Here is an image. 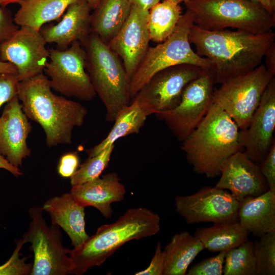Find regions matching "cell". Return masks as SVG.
I'll list each match as a JSON object with an SVG mask.
<instances>
[{
    "instance_id": "7",
    "label": "cell",
    "mask_w": 275,
    "mask_h": 275,
    "mask_svg": "<svg viewBox=\"0 0 275 275\" xmlns=\"http://www.w3.org/2000/svg\"><path fill=\"white\" fill-rule=\"evenodd\" d=\"M194 24L193 14L189 10L182 14L174 32L164 41L149 47L129 82V93L133 98L142 88L159 71L168 67L189 64L213 70L214 65L207 59L192 49L189 40Z\"/></svg>"
},
{
    "instance_id": "39",
    "label": "cell",
    "mask_w": 275,
    "mask_h": 275,
    "mask_svg": "<svg viewBox=\"0 0 275 275\" xmlns=\"http://www.w3.org/2000/svg\"><path fill=\"white\" fill-rule=\"evenodd\" d=\"M264 66L267 70L274 75L275 74V43L266 51L264 57Z\"/></svg>"
},
{
    "instance_id": "42",
    "label": "cell",
    "mask_w": 275,
    "mask_h": 275,
    "mask_svg": "<svg viewBox=\"0 0 275 275\" xmlns=\"http://www.w3.org/2000/svg\"><path fill=\"white\" fill-rule=\"evenodd\" d=\"M258 4L266 11L271 14L274 15L275 0H250Z\"/></svg>"
},
{
    "instance_id": "12",
    "label": "cell",
    "mask_w": 275,
    "mask_h": 275,
    "mask_svg": "<svg viewBox=\"0 0 275 275\" xmlns=\"http://www.w3.org/2000/svg\"><path fill=\"white\" fill-rule=\"evenodd\" d=\"M213 70H207L188 84L179 104L173 109L155 114L180 141L184 140L198 126L212 103Z\"/></svg>"
},
{
    "instance_id": "29",
    "label": "cell",
    "mask_w": 275,
    "mask_h": 275,
    "mask_svg": "<svg viewBox=\"0 0 275 275\" xmlns=\"http://www.w3.org/2000/svg\"><path fill=\"white\" fill-rule=\"evenodd\" d=\"M223 273L225 275H256V260L253 242L248 240L226 252Z\"/></svg>"
},
{
    "instance_id": "20",
    "label": "cell",
    "mask_w": 275,
    "mask_h": 275,
    "mask_svg": "<svg viewBox=\"0 0 275 275\" xmlns=\"http://www.w3.org/2000/svg\"><path fill=\"white\" fill-rule=\"evenodd\" d=\"M126 188L115 172L107 173L102 177L72 186L70 193L75 200L84 207L92 206L106 218L111 217V204L122 201Z\"/></svg>"
},
{
    "instance_id": "24",
    "label": "cell",
    "mask_w": 275,
    "mask_h": 275,
    "mask_svg": "<svg viewBox=\"0 0 275 275\" xmlns=\"http://www.w3.org/2000/svg\"><path fill=\"white\" fill-rule=\"evenodd\" d=\"M204 249L201 241L189 232L175 234L163 249V275H185L189 265Z\"/></svg>"
},
{
    "instance_id": "9",
    "label": "cell",
    "mask_w": 275,
    "mask_h": 275,
    "mask_svg": "<svg viewBox=\"0 0 275 275\" xmlns=\"http://www.w3.org/2000/svg\"><path fill=\"white\" fill-rule=\"evenodd\" d=\"M31 218L28 232L24 235L31 243L34 253L31 275H68L72 273L73 266L69 255L70 250L64 246L59 227L48 226L40 207L29 209Z\"/></svg>"
},
{
    "instance_id": "1",
    "label": "cell",
    "mask_w": 275,
    "mask_h": 275,
    "mask_svg": "<svg viewBox=\"0 0 275 275\" xmlns=\"http://www.w3.org/2000/svg\"><path fill=\"white\" fill-rule=\"evenodd\" d=\"M274 39L273 30L261 34L227 29L209 31L194 24L189 35L196 53L213 64L215 81L221 84L261 65Z\"/></svg>"
},
{
    "instance_id": "8",
    "label": "cell",
    "mask_w": 275,
    "mask_h": 275,
    "mask_svg": "<svg viewBox=\"0 0 275 275\" xmlns=\"http://www.w3.org/2000/svg\"><path fill=\"white\" fill-rule=\"evenodd\" d=\"M274 75L264 64L221 84L213 91L212 103L224 110L240 130L249 126L263 94Z\"/></svg>"
},
{
    "instance_id": "10",
    "label": "cell",
    "mask_w": 275,
    "mask_h": 275,
    "mask_svg": "<svg viewBox=\"0 0 275 275\" xmlns=\"http://www.w3.org/2000/svg\"><path fill=\"white\" fill-rule=\"evenodd\" d=\"M44 69L51 88L66 97L90 101L96 95L86 70V52L76 41L64 49L50 48Z\"/></svg>"
},
{
    "instance_id": "6",
    "label": "cell",
    "mask_w": 275,
    "mask_h": 275,
    "mask_svg": "<svg viewBox=\"0 0 275 275\" xmlns=\"http://www.w3.org/2000/svg\"><path fill=\"white\" fill-rule=\"evenodd\" d=\"M194 24L209 31L232 28L254 34L272 30L274 15L250 0H188Z\"/></svg>"
},
{
    "instance_id": "19",
    "label": "cell",
    "mask_w": 275,
    "mask_h": 275,
    "mask_svg": "<svg viewBox=\"0 0 275 275\" xmlns=\"http://www.w3.org/2000/svg\"><path fill=\"white\" fill-rule=\"evenodd\" d=\"M91 10L86 0L70 4L57 24L41 29L46 43H54L61 49L68 48L76 41L82 45L91 33Z\"/></svg>"
},
{
    "instance_id": "18",
    "label": "cell",
    "mask_w": 275,
    "mask_h": 275,
    "mask_svg": "<svg viewBox=\"0 0 275 275\" xmlns=\"http://www.w3.org/2000/svg\"><path fill=\"white\" fill-rule=\"evenodd\" d=\"M32 129L17 95L7 102L0 117V154L16 168L31 154L27 139Z\"/></svg>"
},
{
    "instance_id": "11",
    "label": "cell",
    "mask_w": 275,
    "mask_h": 275,
    "mask_svg": "<svg viewBox=\"0 0 275 275\" xmlns=\"http://www.w3.org/2000/svg\"><path fill=\"white\" fill-rule=\"evenodd\" d=\"M207 70L189 64L163 69L151 77L134 100L147 116L171 110L179 104L187 85Z\"/></svg>"
},
{
    "instance_id": "14",
    "label": "cell",
    "mask_w": 275,
    "mask_h": 275,
    "mask_svg": "<svg viewBox=\"0 0 275 275\" xmlns=\"http://www.w3.org/2000/svg\"><path fill=\"white\" fill-rule=\"evenodd\" d=\"M40 31L20 26L0 44V60L16 68L20 81L43 73L49 59V50Z\"/></svg>"
},
{
    "instance_id": "31",
    "label": "cell",
    "mask_w": 275,
    "mask_h": 275,
    "mask_svg": "<svg viewBox=\"0 0 275 275\" xmlns=\"http://www.w3.org/2000/svg\"><path fill=\"white\" fill-rule=\"evenodd\" d=\"M256 275L275 274V231L265 234L253 242Z\"/></svg>"
},
{
    "instance_id": "45",
    "label": "cell",
    "mask_w": 275,
    "mask_h": 275,
    "mask_svg": "<svg viewBox=\"0 0 275 275\" xmlns=\"http://www.w3.org/2000/svg\"><path fill=\"white\" fill-rule=\"evenodd\" d=\"M90 7L93 10L98 4L100 0H86Z\"/></svg>"
},
{
    "instance_id": "22",
    "label": "cell",
    "mask_w": 275,
    "mask_h": 275,
    "mask_svg": "<svg viewBox=\"0 0 275 275\" xmlns=\"http://www.w3.org/2000/svg\"><path fill=\"white\" fill-rule=\"evenodd\" d=\"M238 222L250 233L260 237L275 231V194L269 190L241 201Z\"/></svg>"
},
{
    "instance_id": "33",
    "label": "cell",
    "mask_w": 275,
    "mask_h": 275,
    "mask_svg": "<svg viewBox=\"0 0 275 275\" xmlns=\"http://www.w3.org/2000/svg\"><path fill=\"white\" fill-rule=\"evenodd\" d=\"M227 251L220 252L216 255L199 262L189 269L188 275H222Z\"/></svg>"
},
{
    "instance_id": "34",
    "label": "cell",
    "mask_w": 275,
    "mask_h": 275,
    "mask_svg": "<svg viewBox=\"0 0 275 275\" xmlns=\"http://www.w3.org/2000/svg\"><path fill=\"white\" fill-rule=\"evenodd\" d=\"M19 82L17 74L0 73V107L17 95Z\"/></svg>"
},
{
    "instance_id": "32",
    "label": "cell",
    "mask_w": 275,
    "mask_h": 275,
    "mask_svg": "<svg viewBox=\"0 0 275 275\" xmlns=\"http://www.w3.org/2000/svg\"><path fill=\"white\" fill-rule=\"evenodd\" d=\"M26 241L24 237L17 241L16 246L9 259L0 265V275L30 274L32 263L26 262V257L20 258V251Z\"/></svg>"
},
{
    "instance_id": "38",
    "label": "cell",
    "mask_w": 275,
    "mask_h": 275,
    "mask_svg": "<svg viewBox=\"0 0 275 275\" xmlns=\"http://www.w3.org/2000/svg\"><path fill=\"white\" fill-rule=\"evenodd\" d=\"M79 160L76 153H67L60 158L58 167V174L64 178H70L77 170Z\"/></svg>"
},
{
    "instance_id": "13",
    "label": "cell",
    "mask_w": 275,
    "mask_h": 275,
    "mask_svg": "<svg viewBox=\"0 0 275 275\" xmlns=\"http://www.w3.org/2000/svg\"><path fill=\"white\" fill-rule=\"evenodd\" d=\"M240 203L230 192L216 187H202L194 194L177 196V212L188 224H213L238 221Z\"/></svg>"
},
{
    "instance_id": "43",
    "label": "cell",
    "mask_w": 275,
    "mask_h": 275,
    "mask_svg": "<svg viewBox=\"0 0 275 275\" xmlns=\"http://www.w3.org/2000/svg\"><path fill=\"white\" fill-rule=\"evenodd\" d=\"M0 73L17 74V71L12 64L0 60Z\"/></svg>"
},
{
    "instance_id": "44",
    "label": "cell",
    "mask_w": 275,
    "mask_h": 275,
    "mask_svg": "<svg viewBox=\"0 0 275 275\" xmlns=\"http://www.w3.org/2000/svg\"><path fill=\"white\" fill-rule=\"evenodd\" d=\"M23 0H0V6L6 7V6L12 3H20Z\"/></svg>"
},
{
    "instance_id": "26",
    "label": "cell",
    "mask_w": 275,
    "mask_h": 275,
    "mask_svg": "<svg viewBox=\"0 0 275 275\" xmlns=\"http://www.w3.org/2000/svg\"><path fill=\"white\" fill-rule=\"evenodd\" d=\"M250 234L238 221L198 228L194 236L201 241L205 249L216 253L228 251L240 245L249 240Z\"/></svg>"
},
{
    "instance_id": "28",
    "label": "cell",
    "mask_w": 275,
    "mask_h": 275,
    "mask_svg": "<svg viewBox=\"0 0 275 275\" xmlns=\"http://www.w3.org/2000/svg\"><path fill=\"white\" fill-rule=\"evenodd\" d=\"M182 15L180 4L164 0L149 10L148 28L151 40L161 43L174 31Z\"/></svg>"
},
{
    "instance_id": "36",
    "label": "cell",
    "mask_w": 275,
    "mask_h": 275,
    "mask_svg": "<svg viewBox=\"0 0 275 275\" xmlns=\"http://www.w3.org/2000/svg\"><path fill=\"white\" fill-rule=\"evenodd\" d=\"M164 253L160 242L157 244L154 255L149 266L143 270L136 272L135 275H163Z\"/></svg>"
},
{
    "instance_id": "23",
    "label": "cell",
    "mask_w": 275,
    "mask_h": 275,
    "mask_svg": "<svg viewBox=\"0 0 275 275\" xmlns=\"http://www.w3.org/2000/svg\"><path fill=\"white\" fill-rule=\"evenodd\" d=\"M129 0H100L91 15V31L108 43L119 32L131 11Z\"/></svg>"
},
{
    "instance_id": "15",
    "label": "cell",
    "mask_w": 275,
    "mask_h": 275,
    "mask_svg": "<svg viewBox=\"0 0 275 275\" xmlns=\"http://www.w3.org/2000/svg\"><path fill=\"white\" fill-rule=\"evenodd\" d=\"M275 78L270 80L262 96L248 127L240 130V141L244 152L260 164L275 142Z\"/></svg>"
},
{
    "instance_id": "16",
    "label": "cell",
    "mask_w": 275,
    "mask_h": 275,
    "mask_svg": "<svg viewBox=\"0 0 275 275\" xmlns=\"http://www.w3.org/2000/svg\"><path fill=\"white\" fill-rule=\"evenodd\" d=\"M149 11L132 5L130 14L117 34L108 43L122 60L130 80L144 58L151 40L148 28Z\"/></svg>"
},
{
    "instance_id": "4",
    "label": "cell",
    "mask_w": 275,
    "mask_h": 275,
    "mask_svg": "<svg viewBox=\"0 0 275 275\" xmlns=\"http://www.w3.org/2000/svg\"><path fill=\"white\" fill-rule=\"evenodd\" d=\"M160 222L157 213L146 208L128 209L115 222L101 226L82 244L70 250L72 274L81 275L93 267L101 265L129 241L156 235L160 230Z\"/></svg>"
},
{
    "instance_id": "3",
    "label": "cell",
    "mask_w": 275,
    "mask_h": 275,
    "mask_svg": "<svg viewBox=\"0 0 275 275\" xmlns=\"http://www.w3.org/2000/svg\"><path fill=\"white\" fill-rule=\"evenodd\" d=\"M240 130L224 110L212 103L202 121L182 142L181 148L196 173L214 178L220 175L226 161L242 150Z\"/></svg>"
},
{
    "instance_id": "40",
    "label": "cell",
    "mask_w": 275,
    "mask_h": 275,
    "mask_svg": "<svg viewBox=\"0 0 275 275\" xmlns=\"http://www.w3.org/2000/svg\"><path fill=\"white\" fill-rule=\"evenodd\" d=\"M0 169H5L13 176L19 177L23 175L22 171L18 168L12 165L6 158L0 154Z\"/></svg>"
},
{
    "instance_id": "2",
    "label": "cell",
    "mask_w": 275,
    "mask_h": 275,
    "mask_svg": "<svg viewBox=\"0 0 275 275\" xmlns=\"http://www.w3.org/2000/svg\"><path fill=\"white\" fill-rule=\"evenodd\" d=\"M17 96L28 119L43 129L49 147L71 144L74 129L83 125L88 114L81 103L54 94L43 73L20 81Z\"/></svg>"
},
{
    "instance_id": "35",
    "label": "cell",
    "mask_w": 275,
    "mask_h": 275,
    "mask_svg": "<svg viewBox=\"0 0 275 275\" xmlns=\"http://www.w3.org/2000/svg\"><path fill=\"white\" fill-rule=\"evenodd\" d=\"M259 167L261 173L267 182L268 189L275 194V142Z\"/></svg>"
},
{
    "instance_id": "41",
    "label": "cell",
    "mask_w": 275,
    "mask_h": 275,
    "mask_svg": "<svg viewBox=\"0 0 275 275\" xmlns=\"http://www.w3.org/2000/svg\"><path fill=\"white\" fill-rule=\"evenodd\" d=\"M131 4L140 9L149 11L160 0H129Z\"/></svg>"
},
{
    "instance_id": "17",
    "label": "cell",
    "mask_w": 275,
    "mask_h": 275,
    "mask_svg": "<svg viewBox=\"0 0 275 275\" xmlns=\"http://www.w3.org/2000/svg\"><path fill=\"white\" fill-rule=\"evenodd\" d=\"M215 187L228 190L240 202L248 197L258 196L268 190L259 164L253 162L241 150L225 163Z\"/></svg>"
},
{
    "instance_id": "30",
    "label": "cell",
    "mask_w": 275,
    "mask_h": 275,
    "mask_svg": "<svg viewBox=\"0 0 275 275\" xmlns=\"http://www.w3.org/2000/svg\"><path fill=\"white\" fill-rule=\"evenodd\" d=\"M115 146L114 144L96 155L89 157L70 178L71 186L81 184L100 177L109 164Z\"/></svg>"
},
{
    "instance_id": "46",
    "label": "cell",
    "mask_w": 275,
    "mask_h": 275,
    "mask_svg": "<svg viewBox=\"0 0 275 275\" xmlns=\"http://www.w3.org/2000/svg\"><path fill=\"white\" fill-rule=\"evenodd\" d=\"M170 2H171L172 3H174L176 4H180V3L183 2L185 3V2L187 1L188 0H167Z\"/></svg>"
},
{
    "instance_id": "21",
    "label": "cell",
    "mask_w": 275,
    "mask_h": 275,
    "mask_svg": "<svg viewBox=\"0 0 275 275\" xmlns=\"http://www.w3.org/2000/svg\"><path fill=\"white\" fill-rule=\"evenodd\" d=\"M85 208L70 193L48 199L41 207L49 214L51 224L64 230L74 248L80 245L89 237L86 231Z\"/></svg>"
},
{
    "instance_id": "5",
    "label": "cell",
    "mask_w": 275,
    "mask_h": 275,
    "mask_svg": "<svg viewBox=\"0 0 275 275\" xmlns=\"http://www.w3.org/2000/svg\"><path fill=\"white\" fill-rule=\"evenodd\" d=\"M86 70L94 91L105 109V119L114 122L118 112L129 104V79L119 56L108 43L91 33L82 45Z\"/></svg>"
},
{
    "instance_id": "27",
    "label": "cell",
    "mask_w": 275,
    "mask_h": 275,
    "mask_svg": "<svg viewBox=\"0 0 275 275\" xmlns=\"http://www.w3.org/2000/svg\"><path fill=\"white\" fill-rule=\"evenodd\" d=\"M147 116L136 101L124 106L117 114L114 124L106 136L99 144L87 150L89 157L96 155L104 149L115 144L119 139L138 133L144 126Z\"/></svg>"
},
{
    "instance_id": "25",
    "label": "cell",
    "mask_w": 275,
    "mask_h": 275,
    "mask_svg": "<svg viewBox=\"0 0 275 275\" xmlns=\"http://www.w3.org/2000/svg\"><path fill=\"white\" fill-rule=\"evenodd\" d=\"M80 0H23L15 15L18 26H27L40 31L42 26L52 21H58L71 4Z\"/></svg>"
},
{
    "instance_id": "37",
    "label": "cell",
    "mask_w": 275,
    "mask_h": 275,
    "mask_svg": "<svg viewBox=\"0 0 275 275\" xmlns=\"http://www.w3.org/2000/svg\"><path fill=\"white\" fill-rule=\"evenodd\" d=\"M19 28L12 17L11 11L6 7H0V44Z\"/></svg>"
}]
</instances>
